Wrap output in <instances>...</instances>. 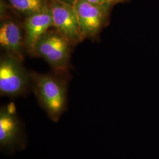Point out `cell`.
I'll return each instance as SVG.
<instances>
[{
  "mask_svg": "<svg viewBox=\"0 0 159 159\" xmlns=\"http://www.w3.org/2000/svg\"><path fill=\"white\" fill-rule=\"evenodd\" d=\"M32 89L40 107L50 119L58 122L67 110L68 81L64 74L31 73Z\"/></svg>",
  "mask_w": 159,
  "mask_h": 159,
  "instance_id": "obj_1",
  "label": "cell"
},
{
  "mask_svg": "<svg viewBox=\"0 0 159 159\" xmlns=\"http://www.w3.org/2000/svg\"><path fill=\"white\" fill-rule=\"evenodd\" d=\"M74 45L56 29H50L39 40L34 56L43 58L55 73L64 74L70 66Z\"/></svg>",
  "mask_w": 159,
  "mask_h": 159,
  "instance_id": "obj_2",
  "label": "cell"
},
{
  "mask_svg": "<svg viewBox=\"0 0 159 159\" xmlns=\"http://www.w3.org/2000/svg\"><path fill=\"white\" fill-rule=\"evenodd\" d=\"M23 60L4 53L0 59V94L11 98L25 96L32 86L31 73Z\"/></svg>",
  "mask_w": 159,
  "mask_h": 159,
  "instance_id": "obj_3",
  "label": "cell"
},
{
  "mask_svg": "<svg viewBox=\"0 0 159 159\" xmlns=\"http://www.w3.org/2000/svg\"><path fill=\"white\" fill-rule=\"evenodd\" d=\"M27 136L25 126L17 114L13 102L0 109V149L7 154L21 151L27 146Z\"/></svg>",
  "mask_w": 159,
  "mask_h": 159,
  "instance_id": "obj_4",
  "label": "cell"
},
{
  "mask_svg": "<svg viewBox=\"0 0 159 159\" xmlns=\"http://www.w3.org/2000/svg\"><path fill=\"white\" fill-rule=\"evenodd\" d=\"M113 3H94L87 0H77L74 4L79 24L82 41L97 40L110 20Z\"/></svg>",
  "mask_w": 159,
  "mask_h": 159,
  "instance_id": "obj_5",
  "label": "cell"
},
{
  "mask_svg": "<svg viewBox=\"0 0 159 159\" xmlns=\"http://www.w3.org/2000/svg\"><path fill=\"white\" fill-rule=\"evenodd\" d=\"M53 28L74 46L82 42L79 24L74 6L60 0H49Z\"/></svg>",
  "mask_w": 159,
  "mask_h": 159,
  "instance_id": "obj_6",
  "label": "cell"
},
{
  "mask_svg": "<svg viewBox=\"0 0 159 159\" xmlns=\"http://www.w3.org/2000/svg\"><path fill=\"white\" fill-rule=\"evenodd\" d=\"M0 46L4 53L23 60L25 51L23 24L21 25L12 18H1Z\"/></svg>",
  "mask_w": 159,
  "mask_h": 159,
  "instance_id": "obj_7",
  "label": "cell"
},
{
  "mask_svg": "<svg viewBox=\"0 0 159 159\" xmlns=\"http://www.w3.org/2000/svg\"><path fill=\"white\" fill-rule=\"evenodd\" d=\"M25 51L34 56V49L41 37L53 28L52 18L49 5L40 11L25 17L23 23Z\"/></svg>",
  "mask_w": 159,
  "mask_h": 159,
  "instance_id": "obj_8",
  "label": "cell"
},
{
  "mask_svg": "<svg viewBox=\"0 0 159 159\" xmlns=\"http://www.w3.org/2000/svg\"><path fill=\"white\" fill-rule=\"evenodd\" d=\"M8 4L16 11L25 18L37 12L40 11L48 5L46 0H6Z\"/></svg>",
  "mask_w": 159,
  "mask_h": 159,
  "instance_id": "obj_9",
  "label": "cell"
},
{
  "mask_svg": "<svg viewBox=\"0 0 159 159\" xmlns=\"http://www.w3.org/2000/svg\"><path fill=\"white\" fill-rule=\"evenodd\" d=\"M87 1L94 3H97V4H104L107 2H111L110 0H87Z\"/></svg>",
  "mask_w": 159,
  "mask_h": 159,
  "instance_id": "obj_10",
  "label": "cell"
},
{
  "mask_svg": "<svg viewBox=\"0 0 159 159\" xmlns=\"http://www.w3.org/2000/svg\"><path fill=\"white\" fill-rule=\"evenodd\" d=\"M60 1L65 2H66V3L71 4V5H73V6H74L75 2L77 1V0H60Z\"/></svg>",
  "mask_w": 159,
  "mask_h": 159,
  "instance_id": "obj_11",
  "label": "cell"
},
{
  "mask_svg": "<svg viewBox=\"0 0 159 159\" xmlns=\"http://www.w3.org/2000/svg\"><path fill=\"white\" fill-rule=\"evenodd\" d=\"M125 0H110V1L111 2V3H116V2H123Z\"/></svg>",
  "mask_w": 159,
  "mask_h": 159,
  "instance_id": "obj_12",
  "label": "cell"
}]
</instances>
